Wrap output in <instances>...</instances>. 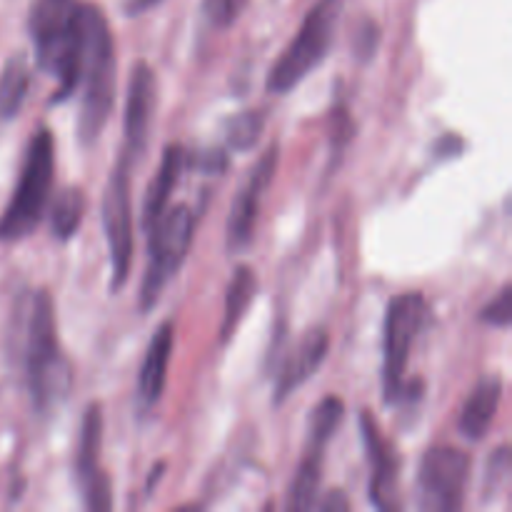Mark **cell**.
Returning <instances> with one entry per match:
<instances>
[{
	"instance_id": "cell-1",
	"label": "cell",
	"mask_w": 512,
	"mask_h": 512,
	"mask_svg": "<svg viewBox=\"0 0 512 512\" xmlns=\"http://www.w3.org/2000/svg\"><path fill=\"white\" fill-rule=\"evenodd\" d=\"M23 368L33 408L40 415L53 413L68 395L73 373L60 348L55 303L48 290H38L30 300L23 338Z\"/></svg>"
},
{
	"instance_id": "cell-2",
	"label": "cell",
	"mask_w": 512,
	"mask_h": 512,
	"mask_svg": "<svg viewBox=\"0 0 512 512\" xmlns=\"http://www.w3.org/2000/svg\"><path fill=\"white\" fill-rule=\"evenodd\" d=\"M55 180V143L48 128L33 135L13 198L0 215V243H15L33 233L50 205Z\"/></svg>"
},
{
	"instance_id": "cell-3",
	"label": "cell",
	"mask_w": 512,
	"mask_h": 512,
	"mask_svg": "<svg viewBox=\"0 0 512 512\" xmlns=\"http://www.w3.org/2000/svg\"><path fill=\"white\" fill-rule=\"evenodd\" d=\"M83 100L78 115V138L83 145H93L108 125L115 105V45L103 10L95 5L88 30V48L83 63Z\"/></svg>"
},
{
	"instance_id": "cell-4",
	"label": "cell",
	"mask_w": 512,
	"mask_h": 512,
	"mask_svg": "<svg viewBox=\"0 0 512 512\" xmlns=\"http://www.w3.org/2000/svg\"><path fill=\"white\" fill-rule=\"evenodd\" d=\"M340 18V0H318L305 15L298 35L290 40L275 65L268 73V90L275 95H285L295 85L303 83L313 68L323 63L333 43L335 28Z\"/></svg>"
},
{
	"instance_id": "cell-5",
	"label": "cell",
	"mask_w": 512,
	"mask_h": 512,
	"mask_svg": "<svg viewBox=\"0 0 512 512\" xmlns=\"http://www.w3.org/2000/svg\"><path fill=\"white\" fill-rule=\"evenodd\" d=\"M193 225L195 220L188 205H175L173 210L160 215L153 228L148 230V268H145L143 285H140V308L145 313L158 305L165 285L170 283V278H175L180 265L188 258L190 243H193Z\"/></svg>"
},
{
	"instance_id": "cell-6",
	"label": "cell",
	"mask_w": 512,
	"mask_h": 512,
	"mask_svg": "<svg viewBox=\"0 0 512 512\" xmlns=\"http://www.w3.org/2000/svg\"><path fill=\"white\" fill-rule=\"evenodd\" d=\"M428 320V303L420 293H403L388 303L383 325V393L385 403L403 395L410 353Z\"/></svg>"
},
{
	"instance_id": "cell-7",
	"label": "cell",
	"mask_w": 512,
	"mask_h": 512,
	"mask_svg": "<svg viewBox=\"0 0 512 512\" xmlns=\"http://www.w3.org/2000/svg\"><path fill=\"white\" fill-rule=\"evenodd\" d=\"M103 230L110 255V290L125 285L133 260V200H130V160L120 155L110 170L103 193Z\"/></svg>"
},
{
	"instance_id": "cell-8",
	"label": "cell",
	"mask_w": 512,
	"mask_h": 512,
	"mask_svg": "<svg viewBox=\"0 0 512 512\" xmlns=\"http://www.w3.org/2000/svg\"><path fill=\"white\" fill-rule=\"evenodd\" d=\"M345 405L340 398H325L318 408L310 415V433L308 443H305L303 460L298 465L293 485H290V510H310L318 500L320 480H323V460L325 448H328L330 438L335 430L343 423Z\"/></svg>"
},
{
	"instance_id": "cell-9",
	"label": "cell",
	"mask_w": 512,
	"mask_h": 512,
	"mask_svg": "<svg viewBox=\"0 0 512 512\" xmlns=\"http://www.w3.org/2000/svg\"><path fill=\"white\" fill-rule=\"evenodd\" d=\"M470 458L455 448H430L420 460L418 490L425 510L453 512L463 508Z\"/></svg>"
},
{
	"instance_id": "cell-10",
	"label": "cell",
	"mask_w": 512,
	"mask_h": 512,
	"mask_svg": "<svg viewBox=\"0 0 512 512\" xmlns=\"http://www.w3.org/2000/svg\"><path fill=\"white\" fill-rule=\"evenodd\" d=\"M278 160L280 148L278 145H270V148L260 155L258 163L253 165L248 180H245V185L240 188L238 198L230 205L228 228H225V243H228L230 253H240V250H245L253 243L255 228H258L260 218V205H263L268 188L273 185Z\"/></svg>"
},
{
	"instance_id": "cell-11",
	"label": "cell",
	"mask_w": 512,
	"mask_h": 512,
	"mask_svg": "<svg viewBox=\"0 0 512 512\" xmlns=\"http://www.w3.org/2000/svg\"><path fill=\"white\" fill-rule=\"evenodd\" d=\"M100 450H103V410L98 403L88 405L80 425L78 450H75V478L83 490L85 508L110 510V480L100 468Z\"/></svg>"
},
{
	"instance_id": "cell-12",
	"label": "cell",
	"mask_w": 512,
	"mask_h": 512,
	"mask_svg": "<svg viewBox=\"0 0 512 512\" xmlns=\"http://www.w3.org/2000/svg\"><path fill=\"white\" fill-rule=\"evenodd\" d=\"M155 100H158V83H155V70L145 60H138L130 70L128 80V100H125V150L123 155L133 163L135 158L148 148L150 123H153Z\"/></svg>"
},
{
	"instance_id": "cell-13",
	"label": "cell",
	"mask_w": 512,
	"mask_h": 512,
	"mask_svg": "<svg viewBox=\"0 0 512 512\" xmlns=\"http://www.w3.org/2000/svg\"><path fill=\"white\" fill-rule=\"evenodd\" d=\"M360 428H363L365 450H368L370 470H373L370 473V500L383 510L398 508V460L390 453L378 423L368 410L360 415Z\"/></svg>"
},
{
	"instance_id": "cell-14",
	"label": "cell",
	"mask_w": 512,
	"mask_h": 512,
	"mask_svg": "<svg viewBox=\"0 0 512 512\" xmlns=\"http://www.w3.org/2000/svg\"><path fill=\"white\" fill-rule=\"evenodd\" d=\"M328 348L330 335L323 328H313L303 335V340L290 350L283 368H280L278 383H275V405L283 403L288 395H293L300 385L308 383L318 373L325 355H328Z\"/></svg>"
},
{
	"instance_id": "cell-15",
	"label": "cell",
	"mask_w": 512,
	"mask_h": 512,
	"mask_svg": "<svg viewBox=\"0 0 512 512\" xmlns=\"http://www.w3.org/2000/svg\"><path fill=\"white\" fill-rule=\"evenodd\" d=\"M175 345V328L173 323H163L150 338L148 350H145L143 368H140L138 378V398L143 408H153L160 400L165 390V380H168V365L170 353Z\"/></svg>"
},
{
	"instance_id": "cell-16",
	"label": "cell",
	"mask_w": 512,
	"mask_h": 512,
	"mask_svg": "<svg viewBox=\"0 0 512 512\" xmlns=\"http://www.w3.org/2000/svg\"><path fill=\"white\" fill-rule=\"evenodd\" d=\"M503 400V380L498 375H488L470 390L468 400L460 413V433L468 440H483L498 415Z\"/></svg>"
},
{
	"instance_id": "cell-17",
	"label": "cell",
	"mask_w": 512,
	"mask_h": 512,
	"mask_svg": "<svg viewBox=\"0 0 512 512\" xmlns=\"http://www.w3.org/2000/svg\"><path fill=\"white\" fill-rule=\"evenodd\" d=\"M185 170V150L183 145L173 143L165 148L163 160H160V168L155 173V178L150 180L148 193L143 200V225L145 230H150L155 225V220L165 213L168 208V200L173 195V190L178 188L180 175Z\"/></svg>"
},
{
	"instance_id": "cell-18",
	"label": "cell",
	"mask_w": 512,
	"mask_h": 512,
	"mask_svg": "<svg viewBox=\"0 0 512 512\" xmlns=\"http://www.w3.org/2000/svg\"><path fill=\"white\" fill-rule=\"evenodd\" d=\"M75 5H78V0H35L30 5L28 30L35 43V53L45 50L60 38Z\"/></svg>"
},
{
	"instance_id": "cell-19",
	"label": "cell",
	"mask_w": 512,
	"mask_h": 512,
	"mask_svg": "<svg viewBox=\"0 0 512 512\" xmlns=\"http://www.w3.org/2000/svg\"><path fill=\"white\" fill-rule=\"evenodd\" d=\"M258 295V275L248 265H240L233 273L228 283V295H225V310H223V325H220V340L228 343L238 330L240 320L248 313L250 303Z\"/></svg>"
},
{
	"instance_id": "cell-20",
	"label": "cell",
	"mask_w": 512,
	"mask_h": 512,
	"mask_svg": "<svg viewBox=\"0 0 512 512\" xmlns=\"http://www.w3.org/2000/svg\"><path fill=\"white\" fill-rule=\"evenodd\" d=\"M30 90V65L23 53H15L5 60L0 70V125L10 123L23 108Z\"/></svg>"
},
{
	"instance_id": "cell-21",
	"label": "cell",
	"mask_w": 512,
	"mask_h": 512,
	"mask_svg": "<svg viewBox=\"0 0 512 512\" xmlns=\"http://www.w3.org/2000/svg\"><path fill=\"white\" fill-rule=\"evenodd\" d=\"M85 215V195L80 188H65L50 208V230L53 238L70 240L80 230Z\"/></svg>"
},
{
	"instance_id": "cell-22",
	"label": "cell",
	"mask_w": 512,
	"mask_h": 512,
	"mask_svg": "<svg viewBox=\"0 0 512 512\" xmlns=\"http://www.w3.org/2000/svg\"><path fill=\"white\" fill-rule=\"evenodd\" d=\"M265 128V115L258 110H245V113L235 115L228 125H225V143L235 153H245L253 148L260 140Z\"/></svg>"
},
{
	"instance_id": "cell-23",
	"label": "cell",
	"mask_w": 512,
	"mask_h": 512,
	"mask_svg": "<svg viewBox=\"0 0 512 512\" xmlns=\"http://www.w3.org/2000/svg\"><path fill=\"white\" fill-rule=\"evenodd\" d=\"M248 0H203V13L215 28H230L243 13Z\"/></svg>"
},
{
	"instance_id": "cell-24",
	"label": "cell",
	"mask_w": 512,
	"mask_h": 512,
	"mask_svg": "<svg viewBox=\"0 0 512 512\" xmlns=\"http://www.w3.org/2000/svg\"><path fill=\"white\" fill-rule=\"evenodd\" d=\"M512 290L510 285H505L498 293V298L490 300L483 310H480V320L488 325H495V328H508L512 318Z\"/></svg>"
},
{
	"instance_id": "cell-25",
	"label": "cell",
	"mask_w": 512,
	"mask_h": 512,
	"mask_svg": "<svg viewBox=\"0 0 512 512\" xmlns=\"http://www.w3.org/2000/svg\"><path fill=\"white\" fill-rule=\"evenodd\" d=\"M508 470H510V453L503 445L498 453H493V458H490L488 463V470H485V495H488L490 490L498 488L500 480L508 478Z\"/></svg>"
},
{
	"instance_id": "cell-26",
	"label": "cell",
	"mask_w": 512,
	"mask_h": 512,
	"mask_svg": "<svg viewBox=\"0 0 512 512\" xmlns=\"http://www.w3.org/2000/svg\"><path fill=\"white\" fill-rule=\"evenodd\" d=\"M360 43H355V53L360 55V58H370V55H375V48H378V25L370 23V20H365V28L360 30Z\"/></svg>"
},
{
	"instance_id": "cell-27",
	"label": "cell",
	"mask_w": 512,
	"mask_h": 512,
	"mask_svg": "<svg viewBox=\"0 0 512 512\" xmlns=\"http://www.w3.org/2000/svg\"><path fill=\"white\" fill-rule=\"evenodd\" d=\"M320 508H323V510H348L350 503H348V498L340 493V490H335V493H330L328 498L320 503Z\"/></svg>"
},
{
	"instance_id": "cell-28",
	"label": "cell",
	"mask_w": 512,
	"mask_h": 512,
	"mask_svg": "<svg viewBox=\"0 0 512 512\" xmlns=\"http://www.w3.org/2000/svg\"><path fill=\"white\" fill-rule=\"evenodd\" d=\"M163 0H125V13L128 15H143L145 10L155 8Z\"/></svg>"
}]
</instances>
